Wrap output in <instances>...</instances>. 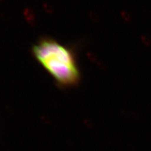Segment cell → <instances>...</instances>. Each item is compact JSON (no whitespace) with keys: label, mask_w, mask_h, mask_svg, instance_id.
Returning <instances> with one entry per match:
<instances>
[{"label":"cell","mask_w":151,"mask_h":151,"mask_svg":"<svg viewBox=\"0 0 151 151\" xmlns=\"http://www.w3.org/2000/svg\"><path fill=\"white\" fill-rule=\"evenodd\" d=\"M32 52L60 86H73L79 83L80 73L76 60L68 47L50 38H43L33 47Z\"/></svg>","instance_id":"6da1fadb"},{"label":"cell","mask_w":151,"mask_h":151,"mask_svg":"<svg viewBox=\"0 0 151 151\" xmlns=\"http://www.w3.org/2000/svg\"><path fill=\"white\" fill-rule=\"evenodd\" d=\"M121 15L122 18L124 19V20L127 22V23H130L132 22V15L131 14L127 11H125V10H123L121 12Z\"/></svg>","instance_id":"7a4b0ae2"},{"label":"cell","mask_w":151,"mask_h":151,"mask_svg":"<svg viewBox=\"0 0 151 151\" xmlns=\"http://www.w3.org/2000/svg\"><path fill=\"white\" fill-rule=\"evenodd\" d=\"M140 40H141L142 42V43L145 45L147 46V47L151 45V39H150V38L149 36L145 35H141Z\"/></svg>","instance_id":"3957f363"}]
</instances>
